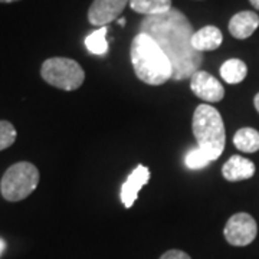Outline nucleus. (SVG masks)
<instances>
[{"mask_svg": "<svg viewBox=\"0 0 259 259\" xmlns=\"http://www.w3.org/2000/svg\"><path fill=\"white\" fill-rule=\"evenodd\" d=\"M222 175L228 182L248 180L255 175V164L249 158L242 156H232L222 167Z\"/></svg>", "mask_w": 259, "mask_h": 259, "instance_id": "obj_11", "label": "nucleus"}, {"mask_svg": "<svg viewBox=\"0 0 259 259\" xmlns=\"http://www.w3.org/2000/svg\"><path fill=\"white\" fill-rule=\"evenodd\" d=\"M160 259H192L190 258V255L189 253H186L183 250H179V249H171V250H167L164 252Z\"/></svg>", "mask_w": 259, "mask_h": 259, "instance_id": "obj_19", "label": "nucleus"}, {"mask_svg": "<svg viewBox=\"0 0 259 259\" xmlns=\"http://www.w3.org/2000/svg\"><path fill=\"white\" fill-rule=\"evenodd\" d=\"M212 163V160L204 154L203 151H200L199 148H192L190 151H187L185 156V164L190 170H200L209 166Z\"/></svg>", "mask_w": 259, "mask_h": 259, "instance_id": "obj_17", "label": "nucleus"}, {"mask_svg": "<svg viewBox=\"0 0 259 259\" xmlns=\"http://www.w3.org/2000/svg\"><path fill=\"white\" fill-rule=\"evenodd\" d=\"M39 170L29 161L10 166L0 182V193L8 202H20L35 192L39 185Z\"/></svg>", "mask_w": 259, "mask_h": 259, "instance_id": "obj_4", "label": "nucleus"}, {"mask_svg": "<svg viewBox=\"0 0 259 259\" xmlns=\"http://www.w3.org/2000/svg\"><path fill=\"white\" fill-rule=\"evenodd\" d=\"M13 2H18V0H0V3H13Z\"/></svg>", "mask_w": 259, "mask_h": 259, "instance_id": "obj_23", "label": "nucleus"}, {"mask_svg": "<svg viewBox=\"0 0 259 259\" xmlns=\"http://www.w3.org/2000/svg\"><path fill=\"white\" fill-rule=\"evenodd\" d=\"M190 88L196 97L206 102H219L225 97V90L219 79L206 71H196L190 76Z\"/></svg>", "mask_w": 259, "mask_h": 259, "instance_id": "obj_7", "label": "nucleus"}, {"mask_svg": "<svg viewBox=\"0 0 259 259\" xmlns=\"http://www.w3.org/2000/svg\"><path fill=\"white\" fill-rule=\"evenodd\" d=\"M5 249H6V242L3 241L2 238H0V255L5 252Z\"/></svg>", "mask_w": 259, "mask_h": 259, "instance_id": "obj_21", "label": "nucleus"}, {"mask_svg": "<svg viewBox=\"0 0 259 259\" xmlns=\"http://www.w3.org/2000/svg\"><path fill=\"white\" fill-rule=\"evenodd\" d=\"M108 28L101 26L98 30L85 37V47L94 55H105L108 52V42H107Z\"/></svg>", "mask_w": 259, "mask_h": 259, "instance_id": "obj_16", "label": "nucleus"}, {"mask_svg": "<svg viewBox=\"0 0 259 259\" xmlns=\"http://www.w3.org/2000/svg\"><path fill=\"white\" fill-rule=\"evenodd\" d=\"M197 148L212 161L222 156L226 143V133L222 115L209 104H200L193 114L192 122Z\"/></svg>", "mask_w": 259, "mask_h": 259, "instance_id": "obj_3", "label": "nucleus"}, {"mask_svg": "<svg viewBox=\"0 0 259 259\" xmlns=\"http://www.w3.org/2000/svg\"><path fill=\"white\" fill-rule=\"evenodd\" d=\"M128 0H94L88 10V20L94 26H107L124 12Z\"/></svg>", "mask_w": 259, "mask_h": 259, "instance_id": "obj_8", "label": "nucleus"}, {"mask_svg": "<svg viewBox=\"0 0 259 259\" xmlns=\"http://www.w3.org/2000/svg\"><path fill=\"white\" fill-rule=\"evenodd\" d=\"M223 235L232 246H248L255 241L258 235V226L249 213H236L226 222Z\"/></svg>", "mask_w": 259, "mask_h": 259, "instance_id": "obj_6", "label": "nucleus"}, {"mask_svg": "<svg viewBox=\"0 0 259 259\" xmlns=\"http://www.w3.org/2000/svg\"><path fill=\"white\" fill-rule=\"evenodd\" d=\"M249 3L255 8V9L259 10V0H249Z\"/></svg>", "mask_w": 259, "mask_h": 259, "instance_id": "obj_22", "label": "nucleus"}, {"mask_svg": "<svg viewBox=\"0 0 259 259\" xmlns=\"http://www.w3.org/2000/svg\"><path fill=\"white\" fill-rule=\"evenodd\" d=\"M233 144L243 153H256L259 150V131L250 127L238 130L233 136Z\"/></svg>", "mask_w": 259, "mask_h": 259, "instance_id": "obj_15", "label": "nucleus"}, {"mask_svg": "<svg viewBox=\"0 0 259 259\" xmlns=\"http://www.w3.org/2000/svg\"><path fill=\"white\" fill-rule=\"evenodd\" d=\"M40 75L45 82L64 91L78 90L85 79V72L81 65L74 59L59 56L47 59L42 64Z\"/></svg>", "mask_w": 259, "mask_h": 259, "instance_id": "obj_5", "label": "nucleus"}, {"mask_svg": "<svg viewBox=\"0 0 259 259\" xmlns=\"http://www.w3.org/2000/svg\"><path fill=\"white\" fill-rule=\"evenodd\" d=\"M229 32L236 39H248L259 28L258 13L252 10H243L233 15L229 20Z\"/></svg>", "mask_w": 259, "mask_h": 259, "instance_id": "obj_10", "label": "nucleus"}, {"mask_svg": "<svg viewBox=\"0 0 259 259\" xmlns=\"http://www.w3.org/2000/svg\"><path fill=\"white\" fill-rule=\"evenodd\" d=\"M222 32L216 26H204V28L199 29L197 32H194L192 36V45L200 54L218 49L222 45Z\"/></svg>", "mask_w": 259, "mask_h": 259, "instance_id": "obj_12", "label": "nucleus"}, {"mask_svg": "<svg viewBox=\"0 0 259 259\" xmlns=\"http://www.w3.org/2000/svg\"><path fill=\"white\" fill-rule=\"evenodd\" d=\"M131 9L146 16H156L171 9V0H128Z\"/></svg>", "mask_w": 259, "mask_h": 259, "instance_id": "obj_13", "label": "nucleus"}, {"mask_svg": "<svg viewBox=\"0 0 259 259\" xmlns=\"http://www.w3.org/2000/svg\"><path fill=\"white\" fill-rule=\"evenodd\" d=\"M140 32L153 37L168 58L175 81H185L202 66L203 54L192 45L193 26L180 10L171 8L166 13L146 16L140 23Z\"/></svg>", "mask_w": 259, "mask_h": 259, "instance_id": "obj_1", "label": "nucleus"}, {"mask_svg": "<svg viewBox=\"0 0 259 259\" xmlns=\"http://www.w3.org/2000/svg\"><path fill=\"white\" fill-rule=\"evenodd\" d=\"M253 105H255V108H256V111L259 112V93L255 95V98H253Z\"/></svg>", "mask_w": 259, "mask_h": 259, "instance_id": "obj_20", "label": "nucleus"}, {"mask_svg": "<svg viewBox=\"0 0 259 259\" xmlns=\"http://www.w3.org/2000/svg\"><path fill=\"white\" fill-rule=\"evenodd\" d=\"M148 180H150V170H148V167L140 164V166H137L131 171V175L127 177V180L122 183L120 194L121 202H122V204L127 209H130L134 204L136 199L139 197L140 190L147 185Z\"/></svg>", "mask_w": 259, "mask_h": 259, "instance_id": "obj_9", "label": "nucleus"}, {"mask_svg": "<svg viewBox=\"0 0 259 259\" xmlns=\"http://www.w3.org/2000/svg\"><path fill=\"white\" fill-rule=\"evenodd\" d=\"M131 64L140 81L147 85H163L168 79H173V68L153 37L139 32L130 49Z\"/></svg>", "mask_w": 259, "mask_h": 259, "instance_id": "obj_2", "label": "nucleus"}, {"mask_svg": "<svg viewBox=\"0 0 259 259\" xmlns=\"http://www.w3.org/2000/svg\"><path fill=\"white\" fill-rule=\"evenodd\" d=\"M18 137V133L15 125L9 121L0 120V151L5 148H9Z\"/></svg>", "mask_w": 259, "mask_h": 259, "instance_id": "obj_18", "label": "nucleus"}, {"mask_svg": "<svg viewBox=\"0 0 259 259\" xmlns=\"http://www.w3.org/2000/svg\"><path fill=\"white\" fill-rule=\"evenodd\" d=\"M246 75H248V66L238 58L228 59L221 66V76L225 82L241 83L246 78Z\"/></svg>", "mask_w": 259, "mask_h": 259, "instance_id": "obj_14", "label": "nucleus"}, {"mask_svg": "<svg viewBox=\"0 0 259 259\" xmlns=\"http://www.w3.org/2000/svg\"><path fill=\"white\" fill-rule=\"evenodd\" d=\"M118 25L124 26V25H125V20H124V19H118Z\"/></svg>", "mask_w": 259, "mask_h": 259, "instance_id": "obj_24", "label": "nucleus"}]
</instances>
